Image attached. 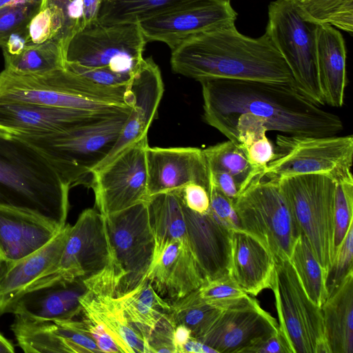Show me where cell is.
<instances>
[{"instance_id":"1","label":"cell","mask_w":353,"mask_h":353,"mask_svg":"<svg viewBox=\"0 0 353 353\" xmlns=\"http://www.w3.org/2000/svg\"><path fill=\"white\" fill-rule=\"evenodd\" d=\"M206 123L237 144L239 117L252 113L266 122L268 131L288 135H336L343 123L301 94L292 83L209 79L199 81Z\"/></svg>"},{"instance_id":"2","label":"cell","mask_w":353,"mask_h":353,"mask_svg":"<svg viewBox=\"0 0 353 353\" xmlns=\"http://www.w3.org/2000/svg\"><path fill=\"white\" fill-rule=\"evenodd\" d=\"M176 74L200 81L227 79L292 83V73L269 35L240 33L234 23L209 29L171 50Z\"/></svg>"},{"instance_id":"3","label":"cell","mask_w":353,"mask_h":353,"mask_svg":"<svg viewBox=\"0 0 353 353\" xmlns=\"http://www.w3.org/2000/svg\"><path fill=\"white\" fill-rule=\"evenodd\" d=\"M70 188L34 147L0 130V205L31 210L64 226Z\"/></svg>"},{"instance_id":"4","label":"cell","mask_w":353,"mask_h":353,"mask_svg":"<svg viewBox=\"0 0 353 353\" xmlns=\"http://www.w3.org/2000/svg\"><path fill=\"white\" fill-rule=\"evenodd\" d=\"M0 101L117 112L131 109L132 95L128 85H103L65 68L37 74L4 68L0 72Z\"/></svg>"},{"instance_id":"5","label":"cell","mask_w":353,"mask_h":353,"mask_svg":"<svg viewBox=\"0 0 353 353\" xmlns=\"http://www.w3.org/2000/svg\"><path fill=\"white\" fill-rule=\"evenodd\" d=\"M110 258L99 274L83 280L95 294L118 296L143 279L151 265L154 239L148 201L104 216Z\"/></svg>"},{"instance_id":"6","label":"cell","mask_w":353,"mask_h":353,"mask_svg":"<svg viewBox=\"0 0 353 353\" xmlns=\"http://www.w3.org/2000/svg\"><path fill=\"white\" fill-rule=\"evenodd\" d=\"M130 111H122L64 132L12 134L39 151L71 188L85 184L92 171L107 157Z\"/></svg>"},{"instance_id":"7","label":"cell","mask_w":353,"mask_h":353,"mask_svg":"<svg viewBox=\"0 0 353 353\" xmlns=\"http://www.w3.org/2000/svg\"><path fill=\"white\" fill-rule=\"evenodd\" d=\"M317 26L303 15L294 0H275L268 6L265 32L286 62L294 86L321 106L324 102L317 68Z\"/></svg>"},{"instance_id":"8","label":"cell","mask_w":353,"mask_h":353,"mask_svg":"<svg viewBox=\"0 0 353 353\" xmlns=\"http://www.w3.org/2000/svg\"><path fill=\"white\" fill-rule=\"evenodd\" d=\"M278 181L301 234L329 276L335 255L336 182L319 174L290 176Z\"/></svg>"},{"instance_id":"9","label":"cell","mask_w":353,"mask_h":353,"mask_svg":"<svg viewBox=\"0 0 353 353\" xmlns=\"http://www.w3.org/2000/svg\"><path fill=\"white\" fill-rule=\"evenodd\" d=\"M233 205L241 229L259 239L276 261L290 260L301 232L278 181L255 180Z\"/></svg>"},{"instance_id":"10","label":"cell","mask_w":353,"mask_h":353,"mask_svg":"<svg viewBox=\"0 0 353 353\" xmlns=\"http://www.w3.org/2000/svg\"><path fill=\"white\" fill-rule=\"evenodd\" d=\"M274 152L263 172V177L270 180L319 174L338 182L352 176V135L278 134Z\"/></svg>"},{"instance_id":"11","label":"cell","mask_w":353,"mask_h":353,"mask_svg":"<svg viewBox=\"0 0 353 353\" xmlns=\"http://www.w3.org/2000/svg\"><path fill=\"white\" fill-rule=\"evenodd\" d=\"M146 43L139 23L102 24L95 21L71 38L65 62L133 77L143 59Z\"/></svg>"},{"instance_id":"12","label":"cell","mask_w":353,"mask_h":353,"mask_svg":"<svg viewBox=\"0 0 353 353\" xmlns=\"http://www.w3.org/2000/svg\"><path fill=\"white\" fill-rule=\"evenodd\" d=\"M270 289L290 353H330L321 307L308 297L290 260L276 261Z\"/></svg>"},{"instance_id":"13","label":"cell","mask_w":353,"mask_h":353,"mask_svg":"<svg viewBox=\"0 0 353 353\" xmlns=\"http://www.w3.org/2000/svg\"><path fill=\"white\" fill-rule=\"evenodd\" d=\"M110 258L104 216L95 208L86 209L71 225L58 262L26 290L60 281L88 279L101 272L108 265Z\"/></svg>"},{"instance_id":"14","label":"cell","mask_w":353,"mask_h":353,"mask_svg":"<svg viewBox=\"0 0 353 353\" xmlns=\"http://www.w3.org/2000/svg\"><path fill=\"white\" fill-rule=\"evenodd\" d=\"M148 136L132 143L109 163L91 172L94 206L103 216L150 199L146 150Z\"/></svg>"},{"instance_id":"15","label":"cell","mask_w":353,"mask_h":353,"mask_svg":"<svg viewBox=\"0 0 353 353\" xmlns=\"http://www.w3.org/2000/svg\"><path fill=\"white\" fill-rule=\"evenodd\" d=\"M236 17L230 1L196 0L158 13L139 24L147 43L163 42L172 50L190 37L234 23Z\"/></svg>"},{"instance_id":"16","label":"cell","mask_w":353,"mask_h":353,"mask_svg":"<svg viewBox=\"0 0 353 353\" xmlns=\"http://www.w3.org/2000/svg\"><path fill=\"white\" fill-rule=\"evenodd\" d=\"M279 332L276 320L250 295L224 309L196 339L217 353H250L256 345Z\"/></svg>"},{"instance_id":"17","label":"cell","mask_w":353,"mask_h":353,"mask_svg":"<svg viewBox=\"0 0 353 353\" xmlns=\"http://www.w3.org/2000/svg\"><path fill=\"white\" fill-rule=\"evenodd\" d=\"M63 227L35 212L0 205V275L46 245Z\"/></svg>"},{"instance_id":"18","label":"cell","mask_w":353,"mask_h":353,"mask_svg":"<svg viewBox=\"0 0 353 353\" xmlns=\"http://www.w3.org/2000/svg\"><path fill=\"white\" fill-rule=\"evenodd\" d=\"M129 88L133 99L129 117L111 151L92 172L105 166L129 145L148 136L163 94L161 70L152 57L143 58Z\"/></svg>"},{"instance_id":"19","label":"cell","mask_w":353,"mask_h":353,"mask_svg":"<svg viewBox=\"0 0 353 353\" xmlns=\"http://www.w3.org/2000/svg\"><path fill=\"white\" fill-rule=\"evenodd\" d=\"M148 190L155 194L177 191L190 183L209 190V171L203 150L194 147H148Z\"/></svg>"},{"instance_id":"20","label":"cell","mask_w":353,"mask_h":353,"mask_svg":"<svg viewBox=\"0 0 353 353\" xmlns=\"http://www.w3.org/2000/svg\"><path fill=\"white\" fill-rule=\"evenodd\" d=\"M122 111L92 112L0 101V130L13 134L56 133L70 130Z\"/></svg>"},{"instance_id":"21","label":"cell","mask_w":353,"mask_h":353,"mask_svg":"<svg viewBox=\"0 0 353 353\" xmlns=\"http://www.w3.org/2000/svg\"><path fill=\"white\" fill-rule=\"evenodd\" d=\"M183 210L188 243L205 280L229 274L230 230L209 210L199 214L183 203Z\"/></svg>"},{"instance_id":"22","label":"cell","mask_w":353,"mask_h":353,"mask_svg":"<svg viewBox=\"0 0 353 353\" xmlns=\"http://www.w3.org/2000/svg\"><path fill=\"white\" fill-rule=\"evenodd\" d=\"M86 291L81 279L28 289L14 302L9 313L39 321L74 319L81 314L79 299Z\"/></svg>"},{"instance_id":"23","label":"cell","mask_w":353,"mask_h":353,"mask_svg":"<svg viewBox=\"0 0 353 353\" xmlns=\"http://www.w3.org/2000/svg\"><path fill=\"white\" fill-rule=\"evenodd\" d=\"M276 261L256 237L242 229L230 230L229 275L248 294L270 289Z\"/></svg>"},{"instance_id":"24","label":"cell","mask_w":353,"mask_h":353,"mask_svg":"<svg viewBox=\"0 0 353 353\" xmlns=\"http://www.w3.org/2000/svg\"><path fill=\"white\" fill-rule=\"evenodd\" d=\"M145 278L164 299L178 301L197 289L205 280L190 245L171 243L150 266Z\"/></svg>"},{"instance_id":"25","label":"cell","mask_w":353,"mask_h":353,"mask_svg":"<svg viewBox=\"0 0 353 353\" xmlns=\"http://www.w3.org/2000/svg\"><path fill=\"white\" fill-rule=\"evenodd\" d=\"M71 225L66 223L46 245L17 261L0 275V316L39 276L59 260Z\"/></svg>"},{"instance_id":"26","label":"cell","mask_w":353,"mask_h":353,"mask_svg":"<svg viewBox=\"0 0 353 353\" xmlns=\"http://www.w3.org/2000/svg\"><path fill=\"white\" fill-rule=\"evenodd\" d=\"M82 317L99 324L121 353H151L148 343L128 321L117 296L87 290L81 296Z\"/></svg>"},{"instance_id":"27","label":"cell","mask_w":353,"mask_h":353,"mask_svg":"<svg viewBox=\"0 0 353 353\" xmlns=\"http://www.w3.org/2000/svg\"><path fill=\"white\" fill-rule=\"evenodd\" d=\"M316 59L324 105L342 107L347 83L346 49L342 34L330 25L318 24Z\"/></svg>"},{"instance_id":"28","label":"cell","mask_w":353,"mask_h":353,"mask_svg":"<svg viewBox=\"0 0 353 353\" xmlns=\"http://www.w3.org/2000/svg\"><path fill=\"white\" fill-rule=\"evenodd\" d=\"M321 310L330 353H353V270L329 289Z\"/></svg>"},{"instance_id":"29","label":"cell","mask_w":353,"mask_h":353,"mask_svg":"<svg viewBox=\"0 0 353 353\" xmlns=\"http://www.w3.org/2000/svg\"><path fill=\"white\" fill-rule=\"evenodd\" d=\"M148 207L154 239L152 265L173 241L189 243L182 201L176 191L151 196Z\"/></svg>"},{"instance_id":"30","label":"cell","mask_w":353,"mask_h":353,"mask_svg":"<svg viewBox=\"0 0 353 353\" xmlns=\"http://www.w3.org/2000/svg\"><path fill=\"white\" fill-rule=\"evenodd\" d=\"M117 298L128 321L147 343L155 329L172 313L171 305L157 294L146 278Z\"/></svg>"},{"instance_id":"31","label":"cell","mask_w":353,"mask_h":353,"mask_svg":"<svg viewBox=\"0 0 353 353\" xmlns=\"http://www.w3.org/2000/svg\"><path fill=\"white\" fill-rule=\"evenodd\" d=\"M203 153L209 170L224 171L234 177L239 194L264 176L263 171L251 164L240 145L230 140L210 145Z\"/></svg>"},{"instance_id":"32","label":"cell","mask_w":353,"mask_h":353,"mask_svg":"<svg viewBox=\"0 0 353 353\" xmlns=\"http://www.w3.org/2000/svg\"><path fill=\"white\" fill-rule=\"evenodd\" d=\"M290 261L308 297L321 307L329 294L328 274L302 234L294 245Z\"/></svg>"},{"instance_id":"33","label":"cell","mask_w":353,"mask_h":353,"mask_svg":"<svg viewBox=\"0 0 353 353\" xmlns=\"http://www.w3.org/2000/svg\"><path fill=\"white\" fill-rule=\"evenodd\" d=\"M5 69L22 74H37L65 68V50L58 40L28 46L18 55H4Z\"/></svg>"},{"instance_id":"34","label":"cell","mask_w":353,"mask_h":353,"mask_svg":"<svg viewBox=\"0 0 353 353\" xmlns=\"http://www.w3.org/2000/svg\"><path fill=\"white\" fill-rule=\"evenodd\" d=\"M193 1L196 0H102L97 21L102 24L139 23Z\"/></svg>"},{"instance_id":"35","label":"cell","mask_w":353,"mask_h":353,"mask_svg":"<svg viewBox=\"0 0 353 353\" xmlns=\"http://www.w3.org/2000/svg\"><path fill=\"white\" fill-rule=\"evenodd\" d=\"M238 143L249 161L263 170L274 157V147L266 136V122L252 114H241L237 120Z\"/></svg>"},{"instance_id":"36","label":"cell","mask_w":353,"mask_h":353,"mask_svg":"<svg viewBox=\"0 0 353 353\" xmlns=\"http://www.w3.org/2000/svg\"><path fill=\"white\" fill-rule=\"evenodd\" d=\"M303 15L317 24H328L352 34L353 0H294Z\"/></svg>"},{"instance_id":"37","label":"cell","mask_w":353,"mask_h":353,"mask_svg":"<svg viewBox=\"0 0 353 353\" xmlns=\"http://www.w3.org/2000/svg\"><path fill=\"white\" fill-rule=\"evenodd\" d=\"M248 295L228 274L205 281L197 289L179 300L205 302L224 310L239 303Z\"/></svg>"},{"instance_id":"38","label":"cell","mask_w":353,"mask_h":353,"mask_svg":"<svg viewBox=\"0 0 353 353\" xmlns=\"http://www.w3.org/2000/svg\"><path fill=\"white\" fill-rule=\"evenodd\" d=\"M335 252L353 224V176L336 182L334 206Z\"/></svg>"},{"instance_id":"39","label":"cell","mask_w":353,"mask_h":353,"mask_svg":"<svg viewBox=\"0 0 353 353\" xmlns=\"http://www.w3.org/2000/svg\"><path fill=\"white\" fill-rule=\"evenodd\" d=\"M51 8L61 19L59 36L65 52L71 38L85 26L82 0H42L40 8Z\"/></svg>"},{"instance_id":"40","label":"cell","mask_w":353,"mask_h":353,"mask_svg":"<svg viewBox=\"0 0 353 353\" xmlns=\"http://www.w3.org/2000/svg\"><path fill=\"white\" fill-rule=\"evenodd\" d=\"M29 46L44 43L53 38L58 40L62 29L60 19L50 8H40L27 25Z\"/></svg>"},{"instance_id":"41","label":"cell","mask_w":353,"mask_h":353,"mask_svg":"<svg viewBox=\"0 0 353 353\" xmlns=\"http://www.w3.org/2000/svg\"><path fill=\"white\" fill-rule=\"evenodd\" d=\"M41 6L16 4L0 8V47L14 30L26 26Z\"/></svg>"},{"instance_id":"42","label":"cell","mask_w":353,"mask_h":353,"mask_svg":"<svg viewBox=\"0 0 353 353\" xmlns=\"http://www.w3.org/2000/svg\"><path fill=\"white\" fill-rule=\"evenodd\" d=\"M353 270V224L349 228L344 239L336 250L329 276L331 282L328 289L338 284L350 271Z\"/></svg>"},{"instance_id":"43","label":"cell","mask_w":353,"mask_h":353,"mask_svg":"<svg viewBox=\"0 0 353 353\" xmlns=\"http://www.w3.org/2000/svg\"><path fill=\"white\" fill-rule=\"evenodd\" d=\"M210 210L213 216L230 230L241 229L233 201L210 183Z\"/></svg>"},{"instance_id":"44","label":"cell","mask_w":353,"mask_h":353,"mask_svg":"<svg viewBox=\"0 0 353 353\" xmlns=\"http://www.w3.org/2000/svg\"><path fill=\"white\" fill-rule=\"evenodd\" d=\"M65 68L94 83L107 86L128 85L132 77L105 68H90L72 63L65 62Z\"/></svg>"},{"instance_id":"45","label":"cell","mask_w":353,"mask_h":353,"mask_svg":"<svg viewBox=\"0 0 353 353\" xmlns=\"http://www.w3.org/2000/svg\"><path fill=\"white\" fill-rule=\"evenodd\" d=\"M176 192L183 203L190 210L199 214L209 210V192L204 186L196 183H190Z\"/></svg>"},{"instance_id":"46","label":"cell","mask_w":353,"mask_h":353,"mask_svg":"<svg viewBox=\"0 0 353 353\" xmlns=\"http://www.w3.org/2000/svg\"><path fill=\"white\" fill-rule=\"evenodd\" d=\"M27 25L14 30L6 38L1 46L3 56L18 55L29 46Z\"/></svg>"},{"instance_id":"47","label":"cell","mask_w":353,"mask_h":353,"mask_svg":"<svg viewBox=\"0 0 353 353\" xmlns=\"http://www.w3.org/2000/svg\"><path fill=\"white\" fill-rule=\"evenodd\" d=\"M210 183L234 201L239 194V185L234 177L221 170H209Z\"/></svg>"},{"instance_id":"48","label":"cell","mask_w":353,"mask_h":353,"mask_svg":"<svg viewBox=\"0 0 353 353\" xmlns=\"http://www.w3.org/2000/svg\"><path fill=\"white\" fill-rule=\"evenodd\" d=\"M250 353H290V350L283 336L279 332L254 346Z\"/></svg>"},{"instance_id":"49","label":"cell","mask_w":353,"mask_h":353,"mask_svg":"<svg viewBox=\"0 0 353 353\" xmlns=\"http://www.w3.org/2000/svg\"><path fill=\"white\" fill-rule=\"evenodd\" d=\"M192 336L190 330L184 325L177 324L173 331L172 343L175 353H183L185 343Z\"/></svg>"},{"instance_id":"50","label":"cell","mask_w":353,"mask_h":353,"mask_svg":"<svg viewBox=\"0 0 353 353\" xmlns=\"http://www.w3.org/2000/svg\"><path fill=\"white\" fill-rule=\"evenodd\" d=\"M102 0H82L85 26L97 21Z\"/></svg>"},{"instance_id":"51","label":"cell","mask_w":353,"mask_h":353,"mask_svg":"<svg viewBox=\"0 0 353 353\" xmlns=\"http://www.w3.org/2000/svg\"><path fill=\"white\" fill-rule=\"evenodd\" d=\"M217 353L214 349L201 341L191 336L183 348V353Z\"/></svg>"},{"instance_id":"52","label":"cell","mask_w":353,"mask_h":353,"mask_svg":"<svg viewBox=\"0 0 353 353\" xmlns=\"http://www.w3.org/2000/svg\"><path fill=\"white\" fill-rule=\"evenodd\" d=\"M42 0H0V8L16 4H34L41 6Z\"/></svg>"},{"instance_id":"53","label":"cell","mask_w":353,"mask_h":353,"mask_svg":"<svg viewBox=\"0 0 353 353\" xmlns=\"http://www.w3.org/2000/svg\"><path fill=\"white\" fill-rule=\"evenodd\" d=\"M14 347L0 332V353H13Z\"/></svg>"}]
</instances>
